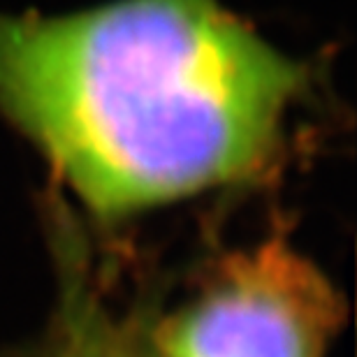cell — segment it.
<instances>
[{
	"mask_svg": "<svg viewBox=\"0 0 357 357\" xmlns=\"http://www.w3.org/2000/svg\"><path fill=\"white\" fill-rule=\"evenodd\" d=\"M302 84L218 0L0 14V112L107 216L262 172Z\"/></svg>",
	"mask_w": 357,
	"mask_h": 357,
	"instance_id": "cell-1",
	"label": "cell"
},
{
	"mask_svg": "<svg viewBox=\"0 0 357 357\" xmlns=\"http://www.w3.org/2000/svg\"><path fill=\"white\" fill-rule=\"evenodd\" d=\"M341 299L285 241L220 262L155 334L162 357H323Z\"/></svg>",
	"mask_w": 357,
	"mask_h": 357,
	"instance_id": "cell-2",
	"label": "cell"
}]
</instances>
